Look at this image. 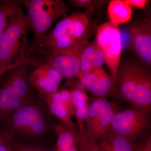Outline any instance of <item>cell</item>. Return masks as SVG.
<instances>
[{
	"instance_id": "6da1fadb",
	"label": "cell",
	"mask_w": 151,
	"mask_h": 151,
	"mask_svg": "<svg viewBox=\"0 0 151 151\" xmlns=\"http://www.w3.org/2000/svg\"><path fill=\"white\" fill-rule=\"evenodd\" d=\"M116 85L118 97L132 107L151 111V75L148 70L133 62L120 64Z\"/></svg>"
},
{
	"instance_id": "7a4b0ae2",
	"label": "cell",
	"mask_w": 151,
	"mask_h": 151,
	"mask_svg": "<svg viewBox=\"0 0 151 151\" xmlns=\"http://www.w3.org/2000/svg\"><path fill=\"white\" fill-rule=\"evenodd\" d=\"M30 28L22 9L13 19L0 41V67L27 59V33Z\"/></svg>"
},
{
	"instance_id": "3957f363",
	"label": "cell",
	"mask_w": 151,
	"mask_h": 151,
	"mask_svg": "<svg viewBox=\"0 0 151 151\" xmlns=\"http://www.w3.org/2000/svg\"><path fill=\"white\" fill-rule=\"evenodd\" d=\"M21 1L27 10L30 27L35 33L33 47H40L54 22L67 12V7L63 1L60 0H25Z\"/></svg>"
},
{
	"instance_id": "277c9868",
	"label": "cell",
	"mask_w": 151,
	"mask_h": 151,
	"mask_svg": "<svg viewBox=\"0 0 151 151\" xmlns=\"http://www.w3.org/2000/svg\"><path fill=\"white\" fill-rule=\"evenodd\" d=\"M151 111L132 108L115 113L109 131L143 143L151 136Z\"/></svg>"
},
{
	"instance_id": "5b68a950",
	"label": "cell",
	"mask_w": 151,
	"mask_h": 151,
	"mask_svg": "<svg viewBox=\"0 0 151 151\" xmlns=\"http://www.w3.org/2000/svg\"><path fill=\"white\" fill-rule=\"evenodd\" d=\"M6 132L13 136L17 133L29 137L44 135L48 129V123L40 107L32 100L24 103L6 120Z\"/></svg>"
},
{
	"instance_id": "8992f818",
	"label": "cell",
	"mask_w": 151,
	"mask_h": 151,
	"mask_svg": "<svg viewBox=\"0 0 151 151\" xmlns=\"http://www.w3.org/2000/svg\"><path fill=\"white\" fill-rule=\"evenodd\" d=\"M95 41L103 52L105 63L116 84L122 50L119 25L110 21L101 24L97 31Z\"/></svg>"
},
{
	"instance_id": "52a82bcc",
	"label": "cell",
	"mask_w": 151,
	"mask_h": 151,
	"mask_svg": "<svg viewBox=\"0 0 151 151\" xmlns=\"http://www.w3.org/2000/svg\"><path fill=\"white\" fill-rule=\"evenodd\" d=\"M120 110L118 103L97 98L89 103L88 116L84 126L87 134L96 141L107 132L115 113Z\"/></svg>"
},
{
	"instance_id": "ba28073f",
	"label": "cell",
	"mask_w": 151,
	"mask_h": 151,
	"mask_svg": "<svg viewBox=\"0 0 151 151\" xmlns=\"http://www.w3.org/2000/svg\"><path fill=\"white\" fill-rule=\"evenodd\" d=\"M87 45L84 37L75 46L66 50L55 51L47 49V63L56 69L63 78L68 80L78 78L81 55Z\"/></svg>"
},
{
	"instance_id": "9c48e42d",
	"label": "cell",
	"mask_w": 151,
	"mask_h": 151,
	"mask_svg": "<svg viewBox=\"0 0 151 151\" xmlns=\"http://www.w3.org/2000/svg\"><path fill=\"white\" fill-rule=\"evenodd\" d=\"M81 86L97 98L111 96L118 97L116 83L111 75L99 68L83 75L79 78Z\"/></svg>"
},
{
	"instance_id": "30bf717a",
	"label": "cell",
	"mask_w": 151,
	"mask_h": 151,
	"mask_svg": "<svg viewBox=\"0 0 151 151\" xmlns=\"http://www.w3.org/2000/svg\"><path fill=\"white\" fill-rule=\"evenodd\" d=\"M63 78L56 69L46 63L38 65L30 74L29 79L32 87L43 97L58 92Z\"/></svg>"
},
{
	"instance_id": "8fae6325",
	"label": "cell",
	"mask_w": 151,
	"mask_h": 151,
	"mask_svg": "<svg viewBox=\"0 0 151 151\" xmlns=\"http://www.w3.org/2000/svg\"><path fill=\"white\" fill-rule=\"evenodd\" d=\"M133 50L144 62L151 63V24L149 19L134 22L128 27Z\"/></svg>"
},
{
	"instance_id": "7c38bea8",
	"label": "cell",
	"mask_w": 151,
	"mask_h": 151,
	"mask_svg": "<svg viewBox=\"0 0 151 151\" xmlns=\"http://www.w3.org/2000/svg\"><path fill=\"white\" fill-rule=\"evenodd\" d=\"M96 142L101 151H141L144 142L132 140L108 130Z\"/></svg>"
},
{
	"instance_id": "4fadbf2b",
	"label": "cell",
	"mask_w": 151,
	"mask_h": 151,
	"mask_svg": "<svg viewBox=\"0 0 151 151\" xmlns=\"http://www.w3.org/2000/svg\"><path fill=\"white\" fill-rule=\"evenodd\" d=\"M27 65L19 66L10 70L5 81L21 98L25 101L32 100V91Z\"/></svg>"
},
{
	"instance_id": "5bb4252c",
	"label": "cell",
	"mask_w": 151,
	"mask_h": 151,
	"mask_svg": "<svg viewBox=\"0 0 151 151\" xmlns=\"http://www.w3.org/2000/svg\"><path fill=\"white\" fill-rule=\"evenodd\" d=\"M57 140L51 151H79L77 126L72 127L62 124L54 125Z\"/></svg>"
},
{
	"instance_id": "9a60e30c",
	"label": "cell",
	"mask_w": 151,
	"mask_h": 151,
	"mask_svg": "<svg viewBox=\"0 0 151 151\" xmlns=\"http://www.w3.org/2000/svg\"><path fill=\"white\" fill-rule=\"evenodd\" d=\"M42 97L46 102L50 113L59 119L62 124L72 127L77 126L72 119L74 116L73 106L65 103L58 91Z\"/></svg>"
},
{
	"instance_id": "2e32d148",
	"label": "cell",
	"mask_w": 151,
	"mask_h": 151,
	"mask_svg": "<svg viewBox=\"0 0 151 151\" xmlns=\"http://www.w3.org/2000/svg\"><path fill=\"white\" fill-rule=\"evenodd\" d=\"M25 103L4 81L0 86V122H5Z\"/></svg>"
},
{
	"instance_id": "e0dca14e",
	"label": "cell",
	"mask_w": 151,
	"mask_h": 151,
	"mask_svg": "<svg viewBox=\"0 0 151 151\" xmlns=\"http://www.w3.org/2000/svg\"><path fill=\"white\" fill-rule=\"evenodd\" d=\"M70 92L77 127L84 126L88 116L89 98L87 94L81 89L76 88Z\"/></svg>"
},
{
	"instance_id": "ac0fdd59",
	"label": "cell",
	"mask_w": 151,
	"mask_h": 151,
	"mask_svg": "<svg viewBox=\"0 0 151 151\" xmlns=\"http://www.w3.org/2000/svg\"><path fill=\"white\" fill-rule=\"evenodd\" d=\"M131 6L125 1L113 0L108 7V16L110 21L119 25L131 20L132 16Z\"/></svg>"
},
{
	"instance_id": "d6986e66",
	"label": "cell",
	"mask_w": 151,
	"mask_h": 151,
	"mask_svg": "<svg viewBox=\"0 0 151 151\" xmlns=\"http://www.w3.org/2000/svg\"><path fill=\"white\" fill-rule=\"evenodd\" d=\"M21 1H4L0 3V41L9 25L21 9Z\"/></svg>"
},
{
	"instance_id": "ffe728a7",
	"label": "cell",
	"mask_w": 151,
	"mask_h": 151,
	"mask_svg": "<svg viewBox=\"0 0 151 151\" xmlns=\"http://www.w3.org/2000/svg\"><path fill=\"white\" fill-rule=\"evenodd\" d=\"M89 24L87 13H77V16L71 26L68 34L77 40H81L84 37Z\"/></svg>"
},
{
	"instance_id": "44dd1931",
	"label": "cell",
	"mask_w": 151,
	"mask_h": 151,
	"mask_svg": "<svg viewBox=\"0 0 151 151\" xmlns=\"http://www.w3.org/2000/svg\"><path fill=\"white\" fill-rule=\"evenodd\" d=\"M81 40L76 39L70 35L65 34L58 38L43 47L55 51L66 50L75 46Z\"/></svg>"
},
{
	"instance_id": "7402d4cb",
	"label": "cell",
	"mask_w": 151,
	"mask_h": 151,
	"mask_svg": "<svg viewBox=\"0 0 151 151\" xmlns=\"http://www.w3.org/2000/svg\"><path fill=\"white\" fill-rule=\"evenodd\" d=\"M97 45L96 41L91 42L89 44H88L83 50L81 55L80 70L78 75L79 79L83 75L90 71L92 57Z\"/></svg>"
},
{
	"instance_id": "603a6c76",
	"label": "cell",
	"mask_w": 151,
	"mask_h": 151,
	"mask_svg": "<svg viewBox=\"0 0 151 151\" xmlns=\"http://www.w3.org/2000/svg\"><path fill=\"white\" fill-rule=\"evenodd\" d=\"M77 127L79 151H101L96 141L87 134L85 126Z\"/></svg>"
},
{
	"instance_id": "cb8c5ba5",
	"label": "cell",
	"mask_w": 151,
	"mask_h": 151,
	"mask_svg": "<svg viewBox=\"0 0 151 151\" xmlns=\"http://www.w3.org/2000/svg\"><path fill=\"white\" fill-rule=\"evenodd\" d=\"M12 143L14 151H51L40 146L18 142L14 139Z\"/></svg>"
},
{
	"instance_id": "d4e9b609",
	"label": "cell",
	"mask_w": 151,
	"mask_h": 151,
	"mask_svg": "<svg viewBox=\"0 0 151 151\" xmlns=\"http://www.w3.org/2000/svg\"><path fill=\"white\" fill-rule=\"evenodd\" d=\"M13 136L6 131L0 134V151H14L12 142Z\"/></svg>"
},
{
	"instance_id": "484cf974",
	"label": "cell",
	"mask_w": 151,
	"mask_h": 151,
	"mask_svg": "<svg viewBox=\"0 0 151 151\" xmlns=\"http://www.w3.org/2000/svg\"><path fill=\"white\" fill-rule=\"evenodd\" d=\"M104 63L105 61L103 52L97 45L92 57V64L89 71L99 68L103 67Z\"/></svg>"
},
{
	"instance_id": "4316f807",
	"label": "cell",
	"mask_w": 151,
	"mask_h": 151,
	"mask_svg": "<svg viewBox=\"0 0 151 151\" xmlns=\"http://www.w3.org/2000/svg\"><path fill=\"white\" fill-rule=\"evenodd\" d=\"M29 64V62L28 60H25L17 63H12V64H9L5 66H1L0 67V76L4 74L5 73L13 70L16 68L22 66V65H28Z\"/></svg>"
},
{
	"instance_id": "83f0119b",
	"label": "cell",
	"mask_w": 151,
	"mask_h": 151,
	"mask_svg": "<svg viewBox=\"0 0 151 151\" xmlns=\"http://www.w3.org/2000/svg\"><path fill=\"white\" fill-rule=\"evenodd\" d=\"M125 1L130 6H133L144 9L145 8L146 4L149 1L147 0H125Z\"/></svg>"
},
{
	"instance_id": "f1b7e54d",
	"label": "cell",
	"mask_w": 151,
	"mask_h": 151,
	"mask_svg": "<svg viewBox=\"0 0 151 151\" xmlns=\"http://www.w3.org/2000/svg\"><path fill=\"white\" fill-rule=\"evenodd\" d=\"M69 2L73 5L79 8H88L91 4L92 1L90 0H72Z\"/></svg>"
},
{
	"instance_id": "f546056e",
	"label": "cell",
	"mask_w": 151,
	"mask_h": 151,
	"mask_svg": "<svg viewBox=\"0 0 151 151\" xmlns=\"http://www.w3.org/2000/svg\"><path fill=\"white\" fill-rule=\"evenodd\" d=\"M141 151H151V136L143 143Z\"/></svg>"
}]
</instances>
